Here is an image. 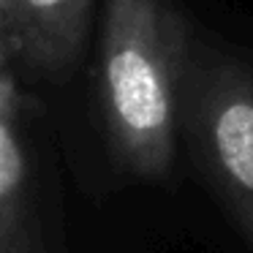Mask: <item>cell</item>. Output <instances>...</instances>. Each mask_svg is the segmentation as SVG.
Wrapping results in <instances>:
<instances>
[{
	"label": "cell",
	"instance_id": "obj_2",
	"mask_svg": "<svg viewBox=\"0 0 253 253\" xmlns=\"http://www.w3.org/2000/svg\"><path fill=\"white\" fill-rule=\"evenodd\" d=\"M180 131L199 171L253 251V66L245 57L193 41Z\"/></svg>",
	"mask_w": 253,
	"mask_h": 253
},
{
	"label": "cell",
	"instance_id": "obj_4",
	"mask_svg": "<svg viewBox=\"0 0 253 253\" xmlns=\"http://www.w3.org/2000/svg\"><path fill=\"white\" fill-rule=\"evenodd\" d=\"M25 115L28 95L17 71L0 63V253H49Z\"/></svg>",
	"mask_w": 253,
	"mask_h": 253
},
{
	"label": "cell",
	"instance_id": "obj_1",
	"mask_svg": "<svg viewBox=\"0 0 253 253\" xmlns=\"http://www.w3.org/2000/svg\"><path fill=\"white\" fill-rule=\"evenodd\" d=\"M193 41L196 33L177 0H106L101 117L115 164L142 182H164L171 174Z\"/></svg>",
	"mask_w": 253,
	"mask_h": 253
},
{
	"label": "cell",
	"instance_id": "obj_3",
	"mask_svg": "<svg viewBox=\"0 0 253 253\" xmlns=\"http://www.w3.org/2000/svg\"><path fill=\"white\" fill-rule=\"evenodd\" d=\"M93 0H0V63L60 82L82 55Z\"/></svg>",
	"mask_w": 253,
	"mask_h": 253
}]
</instances>
